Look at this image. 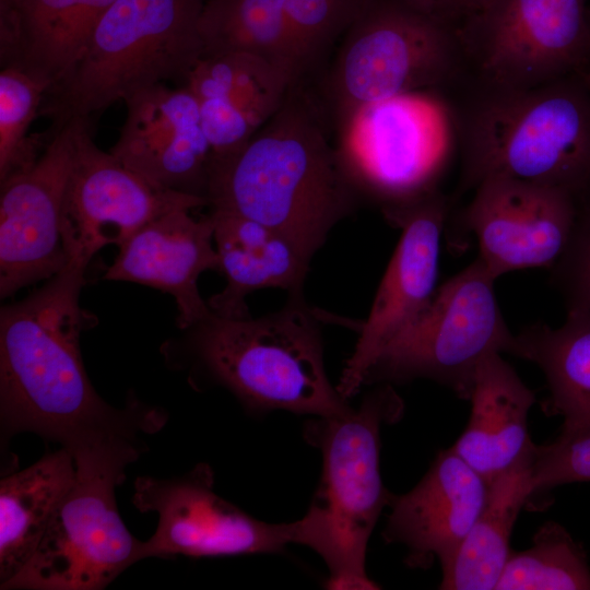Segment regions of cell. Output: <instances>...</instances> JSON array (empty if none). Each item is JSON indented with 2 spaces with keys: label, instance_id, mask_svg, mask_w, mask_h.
<instances>
[{
  "label": "cell",
  "instance_id": "14",
  "mask_svg": "<svg viewBox=\"0 0 590 590\" xmlns=\"http://www.w3.org/2000/svg\"><path fill=\"white\" fill-rule=\"evenodd\" d=\"M83 119L55 129L27 170L0 182V297L58 274L68 263L61 214Z\"/></svg>",
  "mask_w": 590,
  "mask_h": 590
},
{
  "label": "cell",
  "instance_id": "9",
  "mask_svg": "<svg viewBox=\"0 0 590 590\" xmlns=\"http://www.w3.org/2000/svg\"><path fill=\"white\" fill-rule=\"evenodd\" d=\"M131 452L96 451L73 458L75 481L35 553L2 590H102L138 563L141 541L122 521L115 488Z\"/></svg>",
  "mask_w": 590,
  "mask_h": 590
},
{
  "label": "cell",
  "instance_id": "3",
  "mask_svg": "<svg viewBox=\"0 0 590 590\" xmlns=\"http://www.w3.org/2000/svg\"><path fill=\"white\" fill-rule=\"evenodd\" d=\"M182 331L161 347L168 366L205 376L250 410L326 417L350 408L328 379L319 320L303 294H291L273 314L226 318L212 311Z\"/></svg>",
  "mask_w": 590,
  "mask_h": 590
},
{
  "label": "cell",
  "instance_id": "23",
  "mask_svg": "<svg viewBox=\"0 0 590 590\" xmlns=\"http://www.w3.org/2000/svg\"><path fill=\"white\" fill-rule=\"evenodd\" d=\"M75 476L61 447L0 481V587L31 559Z\"/></svg>",
  "mask_w": 590,
  "mask_h": 590
},
{
  "label": "cell",
  "instance_id": "21",
  "mask_svg": "<svg viewBox=\"0 0 590 590\" xmlns=\"http://www.w3.org/2000/svg\"><path fill=\"white\" fill-rule=\"evenodd\" d=\"M469 401L468 425L451 448L489 484L534 447L528 413L535 396L500 353H492L476 369Z\"/></svg>",
  "mask_w": 590,
  "mask_h": 590
},
{
  "label": "cell",
  "instance_id": "17",
  "mask_svg": "<svg viewBox=\"0 0 590 590\" xmlns=\"http://www.w3.org/2000/svg\"><path fill=\"white\" fill-rule=\"evenodd\" d=\"M123 103L126 118L109 152L160 188L206 199L213 153L192 92L160 83Z\"/></svg>",
  "mask_w": 590,
  "mask_h": 590
},
{
  "label": "cell",
  "instance_id": "22",
  "mask_svg": "<svg viewBox=\"0 0 590 590\" xmlns=\"http://www.w3.org/2000/svg\"><path fill=\"white\" fill-rule=\"evenodd\" d=\"M114 1L20 0L0 9L1 67L19 66L48 81L51 90L75 66Z\"/></svg>",
  "mask_w": 590,
  "mask_h": 590
},
{
  "label": "cell",
  "instance_id": "26",
  "mask_svg": "<svg viewBox=\"0 0 590 590\" xmlns=\"http://www.w3.org/2000/svg\"><path fill=\"white\" fill-rule=\"evenodd\" d=\"M202 56L246 52L299 82L309 68L281 0H205L199 23Z\"/></svg>",
  "mask_w": 590,
  "mask_h": 590
},
{
  "label": "cell",
  "instance_id": "8",
  "mask_svg": "<svg viewBox=\"0 0 590 590\" xmlns=\"http://www.w3.org/2000/svg\"><path fill=\"white\" fill-rule=\"evenodd\" d=\"M495 279L476 258L436 290L428 305L379 353L366 382L426 378L469 400L476 369L492 353H515Z\"/></svg>",
  "mask_w": 590,
  "mask_h": 590
},
{
  "label": "cell",
  "instance_id": "15",
  "mask_svg": "<svg viewBox=\"0 0 590 590\" xmlns=\"http://www.w3.org/2000/svg\"><path fill=\"white\" fill-rule=\"evenodd\" d=\"M473 191L460 225L475 237L477 258L495 280L517 270L552 269L575 225L574 194L506 176L486 177Z\"/></svg>",
  "mask_w": 590,
  "mask_h": 590
},
{
  "label": "cell",
  "instance_id": "34",
  "mask_svg": "<svg viewBox=\"0 0 590 590\" xmlns=\"http://www.w3.org/2000/svg\"><path fill=\"white\" fill-rule=\"evenodd\" d=\"M20 0H0V9H9L14 7Z\"/></svg>",
  "mask_w": 590,
  "mask_h": 590
},
{
  "label": "cell",
  "instance_id": "29",
  "mask_svg": "<svg viewBox=\"0 0 590 590\" xmlns=\"http://www.w3.org/2000/svg\"><path fill=\"white\" fill-rule=\"evenodd\" d=\"M49 90L48 81L19 66L1 67L0 182L31 168L43 153L30 130Z\"/></svg>",
  "mask_w": 590,
  "mask_h": 590
},
{
  "label": "cell",
  "instance_id": "32",
  "mask_svg": "<svg viewBox=\"0 0 590 590\" xmlns=\"http://www.w3.org/2000/svg\"><path fill=\"white\" fill-rule=\"evenodd\" d=\"M574 482H590V433L565 434L536 446L534 494Z\"/></svg>",
  "mask_w": 590,
  "mask_h": 590
},
{
  "label": "cell",
  "instance_id": "35",
  "mask_svg": "<svg viewBox=\"0 0 590 590\" xmlns=\"http://www.w3.org/2000/svg\"><path fill=\"white\" fill-rule=\"evenodd\" d=\"M580 75L582 76L583 81L586 82V84L590 88V70H586V71L581 72Z\"/></svg>",
  "mask_w": 590,
  "mask_h": 590
},
{
  "label": "cell",
  "instance_id": "20",
  "mask_svg": "<svg viewBox=\"0 0 590 590\" xmlns=\"http://www.w3.org/2000/svg\"><path fill=\"white\" fill-rule=\"evenodd\" d=\"M213 240L225 288L206 302L210 309L226 318L249 317L246 296L260 288L280 287L302 294L312 258L307 251L273 228L245 216L211 209Z\"/></svg>",
  "mask_w": 590,
  "mask_h": 590
},
{
  "label": "cell",
  "instance_id": "4",
  "mask_svg": "<svg viewBox=\"0 0 590 590\" xmlns=\"http://www.w3.org/2000/svg\"><path fill=\"white\" fill-rule=\"evenodd\" d=\"M461 188L506 176L590 193V88L580 73L519 90H487L468 115Z\"/></svg>",
  "mask_w": 590,
  "mask_h": 590
},
{
  "label": "cell",
  "instance_id": "30",
  "mask_svg": "<svg viewBox=\"0 0 590 590\" xmlns=\"http://www.w3.org/2000/svg\"><path fill=\"white\" fill-rule=\"evenodd\" d=\"M367 0H281L308 64L350 27Z\"/></svg>",
  "mask_w": 590,
  "mask_h": 590
},
{
  "label": "cell",
  "instance_id": "18",
  "mask_svg": "<svg viewBox=\"0 0 590 590\" xmlns=\"http://www.w3.org/2000/svg\"><path fill=\"white\" fill-rule=\"evenodd\" d=\"M487 482L450 447L441 450L424 477L406 494L391 497L385 536L406 546V562L445 571L480 515Z\"/></svg>",
  "mask_w": 590,
  "mask_h": 590
},
{
  "label": "cell",
  "instance_id": "25",
  "mask_svg": "<svg viewBox=\"0 0 590 590\" xmlns=\"http://www.w3.org/2000/svg\"><path fill=\"white\" fill-rule=\"evenodd\" d=\"M514 355L543 371L550 393L544 410L563 418L560 433H590V312L568 309L558 328H524L516 334Z\"/></svg>",
  "mask_w": 590,
  "mask_h": 590
},
{
  "label": "cell",
  "instance_id": "27",
  "mask_svg": "<svg viewBox=\"0 0 590 590\" xmlns=\"http://www.w3.org/2000/svg\"><path fill=\"white\" fill-rule=\"evenodd\" d=\"M298 83L272 62L246 52L202 56L185 80L197 98H219L260 125Z\"/></svg>",
  "mask_w": 590,
  "mask_h": 590
},
{
  "label": "cell",
  "instance_id": "28",
  "mask_svg": "<svg viewBox=\"0 0 590 590\" xmlns=\"http://www.w3.org/2000/svg\"><path fill=\"white\" fill-rule=\"evenodd\" d=\"M495 590H590L585 550L557 522H545L531 547L510 553Z\"/></svg>",
  "mask_w": 590,
  "mask_h": 590
},
{
  "label": "cell",
  "instance_id": "16",
  "mask_svg": "<svg viewBox=\"0 0 590 590\" xmlns=\"http://www.w3.org/2000/svg\"><path fill=\"white\" fill-rule=\"evenodd\" d=\"M446 198L434 191L384 212L401 237L346 361L339 393L347 400L364 385L382 349L428 305L436 292L440 241L448 219Z\"/></svg>",
  "mask_w": 590,
  "mask_h": 590
},
{
  "label": "cell",
  "instance_id": "33",
  "mask_svg": "<svg viewBox=\"0 0 590 590\" xmlns=\"http://www.w3.org/2000/svg\"><path fill=\"white\" fill-rule=\"evenodd\" d=\"M410 7L450 23L446 16L447 0H401ZM455 25V24H453Z\"/></svg>",
  "mask_w": 590,
  "mask_h": 590
},
{
  "label": "cell",
  "instance_id": "2",
  "mask_svg": "<svg viewBox=\"0 0 590 590\" xmlns=\"http://www.w3.org/2000/svg\"><path fill=\"white\" fill-rule=\"evenodd\" d=\"M357 189L296 83L245 145L212 162L206 199L211 209L273 228L314 256L353 211Z\"/></svg>",
  "mask_w": 590,
  "mask_h": 590
},
{
  "label": "cell",
  "instance_id": "10",
  "mask_svg": "<svg viewBox=\"0 0 590 590\" xmlns=\"http://www.w3.org/2000/svg\"><path fill=\"white\" fill-rule=\"evenodd\" d=\"M340 122L342 162L382 212L437 191L453 144V116L430 91L362 105Z\"/></svg>",
  "mask_w": 590,
  "mask_h": 590
},
{
  "label": "cell",
  "instance_id": "13",
  "mask_svg": "<svg viewBox=\"0 0 590 590\" xmlns=\"http://www.w3.org/2000/svg\"><path fill=\"white\" fill-rule=\"evenodd\" d=\"M82 120L61 214L68 262L87 268L99 249L120 246L152 220L208 205L202 197L160 188L101 150Z\"/></svg>",
  "mask_w": 590,
  "mask_h": 590
},
{
  "label": "cell",
  "instance_id": "6",
  "mask_svg": "<svg viewBox=\"0 0 590 590\" xmlns=\"http://www.w3.org/2000/svg\"><path fill=\"white\" fill-rule=\"evenodd\" d=\"M205 0H115L70 73L46 95L42 110L56 127L92 122L115 103L163 83L185 80L202 57Z\"/></svg>",
  "mask_w": 590,
  "mask_h": 590
},
{
  "label": "cell",
  "instance_id": "31",
  "mask_svg": "<svg viewBox=\"0 0 590 590\" xmlns=\"http://www.w3.org/2000/svg\"><path fill=\"white\" fill-rule=\"evenodd\" d=\"M552 282L568 309L590 312V193L577 200L569 241L552 267Z\"/></svg>",
  "mask_w": 590,
  "mask_h": 590
},
{
  "label": "cell",
  "instance_id": "5",
  "mask_svg": "<svg viewBox=\"0 0 590 590\" xmlns=\"http://www.w3.org/2000/svg\"><path fill=\"white\" fill-rule=\"evenodd\" d=\"M402 411L400 397L384 384L357 409L317 417L307 427V438L322 455V474L307 514L299 519L302 544L327 564L329 589H379L365 562L369 536L392 497L380 476V428L399 420Z\"/></svg>",
  "mask_w": 590,
  "mask_h": 590
},
{
  "label": "cell",
  "instance_id": "24",
  "mask_svg": "<svg viewBox=\"0 0 590 590\" xmlns=\"http://www.w3.org/2000/svg\"><path fill=\"white\" fill-rule=\"evenodd\" d=\"M536 446L488 484L486 502L463 540L440 589L492 590L511 553L509 540L520 510L534 494Z\"/></svg>",
  "mask_w": 590,
  "mask_h": 590
},
{
  "label": "cell",
  "instance_id": "11",
  "mask_svg": "<svg viewBox=\"0 0 590 590\" xmlns=\"http://www.w3.org/2000/svg\"><path fill=\"white\" fill-rule=\"evenodd\" d=\"M487 90H519L586 71L587 0H486L458 25Z\"/></svg>",
  "mask_w": 590,
  "mask_h": 590
},
{
  "label": "cell",
  "instance_id": "7",
  "mask_svg": "<svg viewBox=\"0 0 590 590\" xmlns=\"http://www.w3.org/2000/svg\"><path fill=\"white\" fill-rule=\"evenodd\" d=\"M329 78L340 119L357 107L448 82L464 59L458 26L401 0H367Z\"/></svg>",
  "mask_w": 590,
  "mask_h": 590
},
{
  "label": "cell",
  "instance_id": "19",
  "mask_svg": "<svg viewBox=\"0 0 590 590\" xmlns=\"http://www.w3.org/2000/svg\"><path fill=\"white\" fill-rule=\"evenodd\" d=\"M189 209L167 212L139 228L119 248L103 279L142 284L170 294L176 323L185 330L212 310L198 290L200 274L220 272L210 214L199 220Z\"/></svg>",
  "mask_w": 590,
  "mask_h": 590
},
{
  "label": "cell",
  "instance_id": "1",
  "mask_svg": "<svg viewBox=\"0 0 590 590\" xmlns=\"http://www.w3.org/2000/svg\"><path fill=\"white\" fill-rule=\"evenodd\" d=\"M85 267L67 266L25 298L0 309V418L5 437L32 432L71 456L140 448V433L165 424L164 411L137 398L116 409L94 389L80 338L97 318L80 305Z\"/></svg>",
  "mask_w": 590,
  "mask_h": 590
},
{
  "label": "cell",
  "instance_id": "12",
  "mask_svg": "<svg viewBox=\"0 0 590 590\" xmlns=\"http://www.w3.org/2000/svg\"><path fill=\"white\" fill-rule=\"evenodd\" d=\"M134 507L155 512L154 534L141 541L138 559L213 557L275 553L302 542L299 519L269 523L253 518L219 496L206 463L175 477L139 476L132 496Z\"/></svg>",
  "mask_w": 590,
  "mask_h": 590
}]
</instances>
